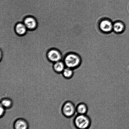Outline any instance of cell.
<instances>
[{
  "label": "cell",
  "mask_w": 129,
  "mask_h": 129,
  "mask_svg": "<svg viewBox=\"0 0 129 129\" xmlns=\"http://www.w3.org/2000/svg\"><path fill=\"white\" fill-rule=\"evenodd\" d=\"M63 61L66 67L75 70L80 66L82 60L81 57L78 54L70 53L66 55Z\"/></svg>",
  "instance_id": "6da1fadb"
},
{
  "label": "cell",
  "mask_w": 129,
  "mask_h": 129,
  "mask_svg": "<svg viewBox=\"0 0 129 129\" xmlns=\"http://www.w3.org/2000/svg\"><path fill=\"white\" fill-rule=\"evenodd\" d=\"M73 124L77 129H88L90 127L91 121L87 114H78L74 117Z\"/></svg>",
  "instance_id": "7a4b0ae2"
},
{
  "label": "cell",
  "mask_w": 129,
  "mask_h": 129,
  "mask_svg": "<svg viewBox=\"0 0 129 129\" xmlns=\"http://www.w3.org/2000/svg\"><path fill=\"white\" fill-rule=\"evenodd\" d=\"M61 113L66 118H70L74 116L76 112V107L71 101H66L63 104Z\"/></svg>",
  "instance_id": "3957f363"
},
{
  "label": "cell",
  "mask_w": 129,
  "mask_h": 129,
  "mask_svg": "<svg viewBox=\"0 0 129 129\" xmlns=\"http://www.w3.org/2000/svg\"><path fill=\"white\" fill-rule=\"evenodd\" d=\"M113 22L108 18L101 20L99 24V28L103 33L108 34L113 32Z\"/></svg>",
  "instance_id": "277c9868"
},
{
  "label": "cell",
  "mask_w": 129,
  "mask_h": 129,
  "mask_svg": "<svg viewBox=\"0 0 129 129\" xmlns=\"http://www.w3.org/2000/svg\"><path fill=\"white\" fill-rule=\"evenodd\" d=\"M48 59L50 62L55 63L62 60V57L60 52L55 49H52L47 54Z\"/></svg>",
  "instance_id": "5b68a950"
},
{
  "label": "cell",
  "mask_w": 129,
  "mask_h": 129,
  "mask_svg": "<svg viewBox=\"0 0 129 129\" xmlns=\"http://www.w3.org/2000/svg\"><path fill=\"white\" fill-rule=\"evenodd\" d=\"M13 126L14 129H29V128L28 122L25 118L21 117L15 120Z\"/></svg>",
  "instance_id": "8992f818"
},
{
  "label": "cell",
  "mask_w": 129,
  "mask_h": 129,
  "mask_svg": "<svg viewBox=\"0 0 129 129\" xmlns=\"http://www.w3.org/2000/svg\"><path fill=\"white\" fill-rule=\"evenodd\" d=\"M23 23L27 30H34L37 27V21L35 18L32 16H29L26 17L24 20Z\"/></svg>",
  "instance_id": "52a82bcc"
},
{
  "label": "cell",
  "mask_w": 129,
  "mask_h": 129,
  "mask_svg": "<svg viewBox=\"0 0 129 129\" xmlns=\"http://www.w3.org/2000/svg\"><path fill=\"white\" fill-rule=\"evenodd\" d=\"M125 30V25L122 21H117L113 22V31L115 33L122 34Z\"/></svg>",
  "instance_id": "ba28073f"
},
{
  "label": "cell",
  "mask_w": 129,
  "mask_h": 129,
  "mask_svg": "<svg viewBox=\"0 0 129 129\" xmlns=\"http://www.w3.org/2000/svg\"><path fill=\"white\" fill-rule=\"evenodd\" d=\"M14 102L13 99L10 97H4L1 100V105L6 110L11 109L13 107Z\"/></svg>",
  "instance_id": "9c48e42d"
},
{
  "label": "cell",
  "mask_w": 129,
  "mask_h": 129,
  "mask_svg": "<svg viewBox=\"0 0 129 129\" xmlns=\"http://www.w3.org/2000/svg\"><path fill=\"white\" fill-rule=\"evenodd\" d=\"M88 111V106L83 102H80L76 106V112L78 114H87Z\"/></svg>",
  "instance_id": "30bf717a"
},
{
  "label": "cell",
  "mask_w": 129,
  "mask_h": 129,
  "mask_svg": "<svg viewBox=\"0 0 129 129\" xmlns=\"http://www.w3.org/2000/svg\"><path fill=\"white\" fill-rule=\"evenodd\" d=\"M66 67L64 62L62 61L54 63L53 65L54 71L58 74H61Z\"/></svg>",
  "instance_id": "8fae6325"
},
{
  "label": "cell",
  "mask_w": 129,
  "mask_h": 129,
  "mask_svg": "<svg viewBox=\"0 0 129 129\" xmlns=\"http://www.w3.org/2000/svg\"><path fill=\"white\" fill-rule=\"evenodd\" d=\"M15 30L18 35L22 36L26 33L27 29L23 22H20L16 24Z\"/></svg>",
  "instance_id": "7c38bea8"
},
{
  "label": "cell",
  "mask_w": 129,
  "mask_h": 129,
  "mask_svg": "<svg viewBox=\"0 0 129 129\" xmlns=\"http://www.w3.org/2000/svg\"><path fill=\"white\" fill-rule=\"evenodd\" d=\"M74 70L71 68L66 67L62 73V75L64 79H70L73 78L74 75Z\"/></svg>",
  "instance_id": "4fadbf2b"
},
{
  "label": "cell",
  "mask_w": 129,
  "mask_h": 129,
  "mask_svg": "<svg viewBox=\"0 0 129 129\" xmlns=\"http://www.w3.org/2000/svg\"><path fill=\"white\" fill-rule=\"evenodd\" d=\"M6 110H7L6 109L1 105V107H0V111H1L0 116H1V118H2L5 115Z\"/></svg>",
  "instance_id": "5bb4252c"
}]
</instances>
